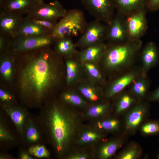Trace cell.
<instances>
[{"label":"cell","instance_id":"cell-1","mask_svg":"<svg viewBox=\"0 0 159 159\" xmlns=\"http://www.w3.org/2000/svg\"><path fill=\"white\" fill-rule=\"evenodd\" d=\"M15 54L14 75L25 99L39 103L60 86L63 76L62 57L50 46Z\"/></svg>","mask_w":159,"mask_h":159},{"label":"cell","instance_id":"cell-2","mask_svg":"<svg viewBox=\"0 0 159 159\" xmlns=\"http://www.w3.org/2000/svg\"><path fill=\"white\" fill-rule=\"evenodd\" d=\"M47 113L46 122L56 149L62 154L77 131L78 119L71 111L57 104L52 105Z\"/></svg>","mask_w":159,"mask_h":159},{"label":"cell","instance_id":"cell-3","mask_svg":"<svg viewBox=\"0 0 159 159\" xmlns=\"http://www.w3.org/2000/svg\"><path fill=\"white\" fill-rule=\"evenodd\" d=\"M87 23L83 12L78 9L67 11L56 24L49 35L55 42L62 38L76 37L84 32Z\"/></svg>","mask_w":159,"mask_h":159},{"label":"cell","instance_id":"cell-4","mask_svg":"<svg viewBox=\"0 0 159 159\" xmlns=\"http://www.w3.org/2000/svg\"><path fill=\"white\" fill-rule=\"evenodd\" d=\"M136 48L130 45H120L106 50L102 59L104 68L110 71L118 70L130 65Z\"/></svg>","mask_w":159,"mask_h":159},{"label":"cell","instance_id":"cell-5","mask_svg":"<svg viewBox=\"0 0 159 159\" xmlns=\"http://www.w3.org/2000/svg\"><path fill=\"white\" fill-rule=\"evenodd\" d=\"M54 42L49 35L20 37L11 38L9 51L15 53L50 46Z\"/></svg>","mask_w":159,"mask_h":159},{"label":"cell","instance_id":"cell-6","mask_svg":"<svg viewBox=\"0 0 159 159\" xmlns=\"http://www.w3.org/2000/svg\"><path fill=\"white\" fill-rule=\"evenodd\" d=\"M67 11L60 2L55 0L48 3L44 1L39 3L26 16L57 22L58 19L64 16Z\"/></svg>","mask_w":159,"mask_h":159},{"label":"cell","instance_id":"cell-7","mask_svg":"<svg viewBox=\"0 0 159 159\" xmlns=\"http://www.w3.org/2000/svg\"><path fill=\"white\" fill-rule=\"evenodd\" d=\"M85 9L95 19L110 24L115 6L114 0H81Z\"/></svg>","mask_w":159,"mask_h":159},{"label":"cell","instance_id":"cell-8","mask_svg":"<svg viewBox=\"0 0 159 159\" xmlns=\"http://www.w3.org/2000/svg\"><path fill=\"white\" fill-rule=\"evenodd\" d=\"M100 22V21L95 19L87 24L84 32L75 44L76 47L83 49L101 43L105 29Z\"/></svg>","mask_w":159,"mask_h":159},{"label":"cell","instance_id":"cell-9","mask_svg":"<svg viewBox=\"0 0 159 159\" xmlns=\"http://www.w3.org/2000/svg\"><path fill=\"white\" fill-rule=\"evenodd\" d=\"M23 18V16L0 9V33L15 37Z\"/></svg>","mask_w":159,"mask_h":159},{"label":"cell","instance_id":"cell-10","mask_svg":"<svg viewBox=\"0 0 159 159\" xmlns=\"http://www.w3.org/2000/svg\"><path fill=\"white\" fill-rule=\"evenodd\" d=\"M41 2L39 0H5L0 9L23 16L28 14Z\"/></svg>","mask_w":159,"mask_h":159},{"label":"cell","instance_id":"cell-11","mask_svg":"<svg viewBox=\"0 0 159 159\" xmlns=\"http://www.w3.org/2000/svg\"><path fill=\"white\" fill-rule=\"evenodd\" d=\"M106 50L105 46L100 43L83 49L77 54L82 64L87 62L97 63L102 59Z\"/></svg>","mask_w":159,"mask_h":159},{"label":"cell","instance_id":"cell-12","mask_svg":"<svg viewBox=\"0 0 159 159\" xmlns=\"http://www.w3.org/2000/svg\"><path fill=\"white\" fill-rule=\"evenodd\" d=\"M0 73L6 81L11 82L13 79L14 72L15 54L8 51L0 54Z\"/></svg>","mask_w":159,"mask_h":159},{"label":"cell","instance_id":"cell-13","mask_svg":"<svg viewBox=\"0 0 159 159\" xmlns=\"http://www.w3.org/2000/svg\"><path fill=\"white\" fill-rule=\"evenodd\" d=\"M46 35H49V34L47 31L33 22L29 18L26 16L24 17L16 37L35 36Z\"/></svg>","mask_w":159,"mask_h":159},{"label":"cell","instance_id":"cell-14","mask_svg":"<svg viewBox=\"0 0 159 159\" xmlns=\"http://www.w3.org/2000/svg\"><path fill=\"white\" fill-rule=\"evenodd\" d=\"M136 76L134 72H129L113 82L108 88L105 93L107 97H112L121 92L134 81Z\"/></svg>","mask_w":159,"mask_h":159},{"label":"cell","instance_id":"cell-15","mask_svg":"<svg viewBox=\"0 0 159 159\" xmlns=\"http://www.w3.org/2000/svg\"><path fill=\"white\" fill-rule=\"evenodd\" d=\"M3 108L14 124L18 132L20 133H23L26 118L25 111L20 108L10 104H4Z\"/></svg>","mask_w":159,"mask_h":159},{"label":"cell","instance_id":"cell-16","mask_svg":"<svg viewBox=\"0 0 159 159\" xmlns=\"http://www.w3.org/2000/svg\"><path fill=\"white\" fill-rule=\"evenodd\" d=\"M72 57L66 58L65 62V80L69 86L74 84L79 80L81 76L82 65H81Z\"/></svg>","mask_w":159,"mask_h":159},{"label":"cell","instance_id":"cell-17","mask_svg":"<svg viewBox=\"0 0 159 159\" xmlns=\"http://www.w3.org/2000/svg\"><path fill=\"white\" fill-rule=\"evenodd\" d=\"M143 74L157 63L158 53L156 48L153 43H150L146 47L142 56Z\"/></svg>","mask_w":159,"mask_h":159},{"label":"cell","instance_id":"cell-18","mask_svg":"<svg viewBox=\"0 0 159 159\" xmlns=\"http://www.w3.org/2000/svg\"><path fill=\"white\" fill-rule=\"evenodd\" d=\"M54 51L62 57L66 58L71 57L78 52L76 50L75 44L70 38H62L56 42Z\"/></svg>","mask_w":159,"mask_h":159},{"label":"cell","instance_id":"cell-19","mask_svg":"<svg viewBox=\"0 0 159 159\" xmlns=\"http://www.w3.org/2000/svg\"><path fill=\"white\" fill-rule=\"evenodd\" d=\"M95 84L90 80L89 82H82L78 87L81 94L86 99L92 102L98 101L100 95V89Z\"/></svg>","mask_w":159,"mask_h":159},{"label":"cell","instance_id":"cell-20","mask_svg":"<svg viewBox=\"0 0 159 159\" xmlns=\"http://www.w3.org/2000/svg\"><path fill=\"white\" fill-rule=\"evenodd\" d=\"M146 108L143 105H138L135 107L128 115L126 119L127 128L133 129L138 126L142 121Z\"/></svg>","mask_w":159,"mask_h":159},{"label":"cell","instance_id":"cell-21","mask_svg":"<svg viewBox=\"0 0 159 159\" xmlns=\"http://www.w3.org/2000/svg\"><path fill=\"white\" fill-rule=\"evenodd\" d=\"M140 12L129 18L128 26L130 34L132 36L138 35L143 30L144 26V18Z\"/></svg>","mask_w":159,"mask_h":159},{"label":"cell","instance_id":"cell-22","mask_svg":"<svg viewBox=\"0 0 159 159\" xmlns=\"http://www.w3.org/2000/svg\"><path fill=\"white\" fill-rule=\"evenodd\" d=\"M84 70L91 81L96 83H102L103 77L97 65V63L92 62L82 64Z\"/></svg>","mask_w":159,"mask_h":159},{"label":"cell","instance_id":"cell-23","mask_svg":"<svg viewBox=\"0 0 159 159\" xmlns=\"http://www.w3.org/2000/svg\"><path fill=\"white\" fill-rule=\"evenodd\" d=\"M63 100L66 103L74 106L82 107L87 105L86 101L78 94L74 91H67L62 95Z\"/></svg>","mask_w":159,"mask_h":159},{"label":"cell","instance_id":"cell-24","mask_svg":"<svg viewBox=\"0 0 159 159\" xmlns=\"http://www.w3.org/2000/svg\"><path fill=\"white\" fill-rule=\"evenodd\" d=\"M115 6L120 9L130 10L147 5L148 0H114Z\"/></svg>","mask_w":159,"mask_h":159},{"label":"cell","instance_id":"cell-25","mask_svg":"<svg viewBox=\"0 0 159 159\" xmlns=\"http://www.w3.org/2000/svg\"><path fill=\"white\" fill-rule=\"evenodd\" d=\"M120 146V143L117 141H111L106 143L101 147L100 150V158L105 159L111 157Z\"/></svg>","mask_w":159,"mask_h":159},{"label":"cell","instance_id":"cell-26","mask_svg":"<svg viewBox=\"0 0 159 159\" xmlns=\"http://www.w3.org/2000/svg\"><path fill=\"white\" fill-rule=\"evenodd\" d=\"M148 84L143 76L134 82L132 90L137 96L142 97L144 96L148 88Z\"/></svg>","mask_w":159,"mask_h":159},{"label":"cell","instance_id":"cell-27","mask_svg":"<svg viewBox=\"0 0 159 159\" xmlns=\"http://www.w3.org/2000/svg\"><path fill=\"white\" fill-rule=\"evenodd\" d=\"M111 24L108 33L109 37L114 40L121 39L123 36V31L120 23L116 20Z\"/></svg>","mask_w":159,"mask_h":159},{"label":"cell","instance_id":"cell-28","mask_svg":"<svg viewBox=\"0 0 159 159\" xmlns=\"http://www.w3.org/2000/svg\"><path fill=\"white\" fill-rule=\"evenodd\" d=\"M29 122L26 128L25 135L28 141L32 143L38 141L40 138V134L36 127Z\"/></svg>","mask_w":159,"mask_h":159},{"label":"cell","instance_id":"cell-29","mask_svg":"<svg viewBox=\"0 0 159 159\" xmlns=\"http://www.w3.org/2000/svg\"><path fill=\"white\" fill-rule=\"evenodd\" d=\"M101 137L100 135L96 131L86 130L83 132L81 135L79 142L81 144L91 143L98 140Z\"/></svg>","mask_w":159,"mask_h":159},{"label":"cell","instance_id":"cell-30","mask_svg":"<svg viewBox=\"0 0 159 159\" xmlns=\"http://www.w3.org/2000/svg\"><path fill=\"white\" fill-rule=\"evenodd\" d=\"M109 106L107 104H101L91 107L87 112V115L90 117H97L102 115L108 110Z\"/></svg>","mask_w":159,"mask_h":159},{"label":"cell","instance_id":"cell-31","mask_svg":"<svg viewBox=\"0 0 159 159\" xmlns=\"http://www.w3.org/2000/svg\"><path fill=\"white\" fill-rule=\"evenodd\" d=\"M28 153L38 158H45L49 157V151L44 145H36L30 147L28 149Z\"/></svg>","mask_w":159,"mask_h":159},{"label":"cell","instance_id":"cell-32","mask_svg":"<svg viewBox=\"0 0 159 159\" xmlns=\"http://www.w3.org/2000/svg\"><path fill=\"white\" fill-rule=\"evenodd\" d=\"M27 17L33 22L47 31L49 33V35L57 22Z\"/></svg>","mask_w":159,"mask_h":159},{"label":"cell","instance_id":"cell-33","mask_svg":"<svg viewBox=\"0 0 159 159\" xmlns=\"http://www.w3.org/2000/svg\"><path fill=\"white\" fill-rule=\"evenodd\" d=\"M133 98L127 95L122 96L118 101L116 107V111L119 113L128 108L133 102Z\"/></svg>","mask_w":159,"mask_h":159},{"label":"cell","instance_id":"cell-34","mask_svg":"<svg viewBox=\"0 0 159 159\" xmlns=\"http://www.w3.org/2000/svg\"><path fill=\"white\" fill-rule=\"evenodd\" d=\"M119 124V121L116 120H106L98 122L97 126L99 129L111 130L117 128Z\"/></svg>","mask_w":159,"mask_h":159},{"label":"cell","instance_id":"cell-35","mask_svg":"<svg viewBox=\"0 0 159 159\" xmlns=\"http://www.w3.org/2000/svg\"><path fill=\"white\" fill-rule=\"evenodd\" d=\"M11 39L6 35L0 33V54L9 51Z\"/></svg>","mask_w":159,"mask_h":159},{"label":"cell","instance_id":"cell-36","mask_svg":"<svg viewBox=\"0 0 159 159\" xmlns=\"http://www.w3.org/2000/svg\"><path fill=\"white\" fill-rule=\"evenodd\" d=\"M143 132L146 134H155L159 132V124L151 122L144 125L142 128Z\"/></svg>","mask_w":159,"mask_h":159},{"label":"cell","instance_id":"cell-37","mask_svg":"<svg viewBox=\"0 0 159 159\" xmlns=\"http://www.w3.org/2000/svg\"><path fill=\"white\" fill-rule=\"evenodd\" d=\"M0 99L4 104H9L14 100V97L8 91L2 88L0 89Z\"/></svg>","mask_w":159,"mask_h":159},{"label":"cell","instance_id":"cell-38","mask_svg":"<svg viewBox=\"0 0 159 159\" xmlns=\"http://www.w3.org/2000/svg\"><path fill=\"white\" fill-rule=\"evenodd\" d=\"M13 138L6 127L0 123V140L1 141H6L11 140Z\"/></svg>","mask_w":159,"mask_h":159},{"label":"cell","instance_id":"cell-39","mask_svg":"<svg viewBox=\"0 0 159 159\" xmlns=\"http://www.w3.org/2000/svg\"><path fill=\"white\" fill-rule=\"evenodd\" d=\"M138 152L137 150L133 148L127 150L120 157L121 159H132L135 158L137 155Z\"/></svg>","mask_w":159,"mask_h":159},{"label":"cell","instance_id":"cell-40","mask_svg":"<svg viewBox=\"0 0 159 159\" xmlns=\"http://www.w3.org/2000/svg\"><path fill=\"white\" fill-rule=\"evenodd\" d=\"M147 6L151 10H157L159 9V0H148Z\"/></svg>","mask_w":159,"mask_h":159},{"label":"cell","instance_id":"cell-41","mask_svg":"<svg viewBox=\"0 0 159 159\" xmlns=\"http://www.w3.org/2000/svg\"><path fill=\"white\" fill-rule=\"evenodd\" d=\"M88 158L87 155L83 153H77L70 156V159H86Z\"/></svg>","mask_w":159,"mask_h":159},{"label":"cell","instance_id":"cell-42","mask_svg":"<svg viewBox=\"0 0 159 159\" xmlns=\"http://www.w3.org/2000/svg\"><path fill=\"white\" fill-rule=\"evenodd\" d=\"M150 99L153 101H159V87L152 94Z\"/></svg>","mask_w":159,"mask_h":159},{"label":"cell","instance_id":"cell-43","mask_svg":"<svg viewBox=\"0 0 159 159\" xmlns=\"http://www.w3.org/2000/svg\"><path fill=\"white\" fill-rule=\"evenodd\" d=\"M19 158L21 159H33L32 155L29 153H27L25 152H22L20 153Z\"/></svg>","mask_w":159,"mask_h":159},{"label":"cell","instance_id":"cell-44","mask_svg":"<svg viewBox=\"0 0 159 159\" xmlns=\"http://www.w3.org/2000/svg\"><path fill=\"white\" fill-rule=\"evenodd\" d=\"M5 0H0V7H1Z\"/></svg>","mask_w":159,"mask_h":159},{"label":"cell","instance_id":"cell-45","mask_svg":"<svg viewBox=\"0 0 159 159\" xmlns=\"http://www.w3.org/2000/svg\"><path fill=\"white\" fill-rule=\"evenodd\" d=\"M41 1H44V0H39Z\"/></svg>","mask_w":159,"mask_h":159},{"label":"cell","instance_id":"cell-46","mask_svg":"<svg viewBox=\"0 0 159 159\" xmlns=\"http://www.w3.org/2000/svg\"><path fill=\"white\" fill-rule=\"evenodd\" d=\"M158 159H159V155H158Z\"/></svg>","mask_w":159,"mask_h":159}]
</instances>
